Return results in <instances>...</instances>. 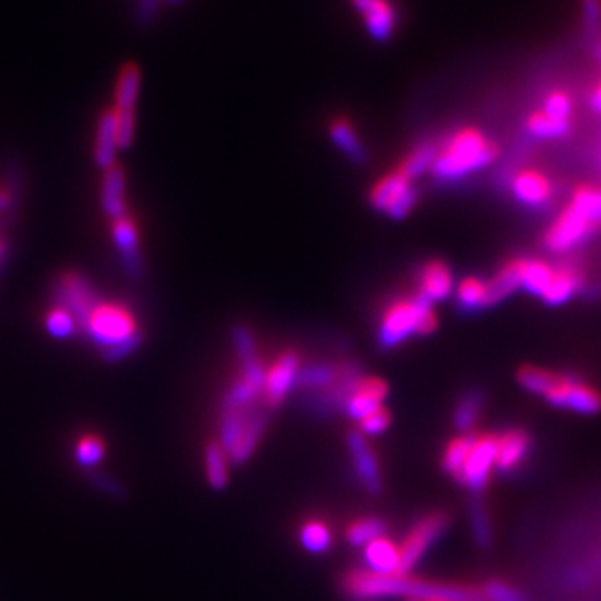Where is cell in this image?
Instances as JSON below:
<instances>
[{
    "label": "cell",
    "mask_w": 601,
    "mask_h": 601,
    "mask_svg": "<svg viewBox=\"0 0 601 601\" xmlns=\"http://www.w3.org/2000/svg\"><path fill=\"white\" fill-rule=\"evenodd\" d=\"M588 102H590V106H592V110H594V112L601 114V81L598 82L594 88H592Z\"/></svg>",
    "instance_id": "681fc988"
},
{
    "label": "cell",
    "mask_w": 601,
    "mask_h": 601,
    "mask_svg": "<svg viewBox=\"0 0 601 601\" xmlns=\"http://www.w3.org/2000/svg\"><path fill=\"white\" fill-rule=\"evenodd\" d=\"M451 291H453V274H451L449 266L440 260L428 262L420 276L418 295H422L424 299H428L434 305L438 301L447 299L451 295Z\"/></svg>",
    "instance_id": "7402d4cb"
},
{
    "label": "cell",
    "mask_w": 601,
    "mask_h": 601,
    "mask_svg": "<svg viewBox=\"0 0 601 601\" xmlns=\"http://www.w3.org/2000/svg\"><path fill=\"white\" fill-rule=\"evenodd\" d=\"M438 149L440 145L434 141H422L418 143L404 159H402L399 172L402 176H406L410 182H414L416 178L424 176L426 172L432 170V164L438 157Z\"/></svg>",
    "instance_id": "83f0119b"
},
{
    "label": "cell",
    "mask_w": 601,
    "mask_h": 601,
    "mask_svg": "<svg viewBox=\"0 0 601 601\" xmlns=\"http://www.w3.org/2000/svg\"><path fill=\"white\" fill-rule=\"evenodd\" d=\"M363 562L369 568V572L397 574L399 562H401V551L391 539L379 537L363 547Z\"/></svg>",
    "instance_id": "603a6c76"
},
{
    "label": "cell",
    "mask_w": 601,
    "mask_h": 601,
    "mask_svg": "<svg viewBox=\"0 0 601 601\" xmlns=\"http://www.w3.org/2000/svg\"><path fill=\"white\" fill-rule=\"evenodd\" d=\"M482 594L486 601H529L527 596L520 592L516 586L504 582V580H488L482 588Z\"/></svg>",
    "instance_id": "7bdbcfd3"
},
{
    "label": "cell",
    "mask_w": 601,
    "mask_h": 601,
    "mask_svg": "<svg viewBox=\"0 0 601 601\" xmlns=\"http://www.w3.org/2000/svg\"><path fill=\"white\" fill-rule=\"evenodd\" d=\"M229 453L219 441H211L205 447V475L211 488L223 490L229 484Z\"/></svg>",
    "instance_id": "4dcf8cb0"
},
{
    "label": "cell",
    "mask_w": 601,
    "mask_h": 601,
    "mask_svg": "<svg viewBox=\"0 0 601 601\" xmlns=\"http://www.w3.org/2000/svg\"><path fill=\"white\" fill-rule=\"evenodd\" d=\"M438 145V157L432 164L430 174L440 184L457 182L486 168L500 157V147L475 127L457 129Z\"/></svg>",
    "instance_id": "3957f363"
},
{
    "label": "cell",
    "mask_w": 601,
    "mask_h": 601,
    "mask_svg": "<svg viewBox=\"0 0 601 601\" xmlns=\"http://www.w3.org/2000/svg\"><path fill=\"white\" fill-rule=\"evenodd\" d=\"M416 201H418V190L414 182L402 176L399 170L379 178V182L371 188L369 194V203L375 211H381L397 221L410 215Z\"/></svg>",
    "instance_id": "52a82bcc"
},
{
    "label": "cell",
    "mask_w": 601,
    "mask_h": 601,
    "mask_svg": "<svg viewBox=\"0 0 601 601\" xmlns=\"http://www.w3.org/2000/svg\"><path fill=\"white\" fill-rule=\"evenodd\" d=\"M555 266L539 258H520V289L533 297H543L553 281Z\"/></svg>",
    "instance_id": "484cf974"
},
{
    "label": "cell",
    "mask_w": 601,
    "mask_h": 601,
    "mask_svg": "<svg viewBox=\"0 0 601 601\" xmlns=\"http://www.w3.org/2000/svg\"><path fill=\"white\" fill-rule=\"evenodd\" d=\"M559 377H561V373L551 371V369H543V367H537V365H523L516 373V379H518L521 389H525L531 395L543 397V399L559 383Z\"/></svg>",
    "instance_id": "f546056e"
},
{
    "label": "cell",
    "mask_w": 601,
    "mask_h": 601,
    "mask_svg": "<svg viewBox=\"0 0 601 601\" xmlns=\"http://www.w3.org/2000/svg\"><path fill=\"white\" fill-rule=\"evenodd\" d=\"M344 592L354 601L408 598L410 601H486L482 588L465 584L424 582L401 574L352 570L344 578Z\"/></svg>",
    "instance_id": "6da1fadb"
},
{
    "label": "cell",
    "mask_w": 601,
    "mask_h": 601,
    "mask_svg": "<svg viewBox=\"0 0 601 601\" xmlns=\"http://www.w3.org/2000/svg\"><path fill=\"white\" fill-rule=\"evenodd\" d=\"M488 283V307H494L520 289V258L510 260Z\"/></svg>",
    "instance_id": "f1b7e54d"
},
{
    "label": "cell",
    "mask_w": 601,
    "mask_h": 601,
    "mask_svg": "<svg viewBox=\"0 0 601 601\" xmlns=\"http://www.w3.org/2000/svg\"><path fill=\"white\" fill-rule=\"evenodd\" d=\"M584 283H586V276H584V270L580 264H576L574 260L561 262L559 266H555L553 281H551L547 293L541 297V301L549 307L564 305L582 291Z\"/></svg>",
    "instance_id": "2e32d148"
},
{
    "label": "cell",
    "mask_w": 601,
    "mask_h": 601,
    "mask_svg": "<svg viewBox=\"0 0 601 601\" xmlns=\"http://www.w3.org/2000/svg\"><path fill=\"white\" fill-rule=\"evenodd\" d=\"M338 371L332 365H309L303 367L297 375V385L303 389H328L336 379H338Z\"/></svg>",
    "instance_id": "8d00e7d4"
},
{
    "label": "cell",
    "mask_w": 601,
    "mask_h": 601,
    "mask_svg": "<svg viewBox=\"0 0 601 601\" xmlns=\"http://www.w3.org/2000/svg\"><path fill=\"white\" fill-rule=\"evenodd\" d=\"M14 203V194L10 188H0V213L10 209Z\"/></svg>",
    "instance_id": "f907efd6"
},
{
    "label": "cell",
    "mask_w": 601,
    "mask_h": 601,
    "mask_svg": "<svg viewBox=\"0 0 601 601\" xmlns=\"http://www.w3.org/2000/svg\"><path fill=\"white\" fill-rule=\"evenodd\" d=\"M141 69L135 63H125L121 67L118 81H116V92H114V108L120 112H133L139 100L141 92Z\"/></svg>",
    "instance_id": "4316f807"
},
{
    "label": "cell",
    "mask_w": 601,
    "mask_h": 601,
    "mask_svg": "<svg viewBox=\"0 0 601 601\" xmlns=\"http://www.w3.org/2000/svg\"><path fill=\"white\" fill-rule=\"evenodd\" d=\"M482 406H484V395L481 391L473 389V391H467L459 402L455 406V412H453V424L459 432H465L469 434L473 430V426L477 424L479 416H481Z\"/></svg>",
    "instance_id": "836d02e7"
},
{
    "label": "cell",
    "mask_w": 601,
    "mask_h": 601,
    "mask_svg": "<svg viewBox=\"0 0 601 601\" xmlns=\"http://www.w3.org/2000/svg\"><path fill=\"white\" fill-rule=\"evenodd\" d=\"M385 531H387V525L381 518H363V520L354 521L348 527L346 539L354 547H365L371 541L385 537Z\"/></svg>",
    "instance_id": "d590c367"
},
{
    "label": "cell",
    "mask_w": 601,
    "mask_h": 601,
    "mask_svg": "<svg viewBox=\"0 0 601 601\" xmlns=\"http://www.w3.org/2000/svg\"><path fill=\"white\" fill-rule=\"evenodd\" d=\"M328 135L330 141L338 147V151L356 164H363L367 161V151L361 143L358 129L352 125V121L346 118H334L328 125Z\"/></svg>",
    "instance_id": "cb8c5ba5"
},
{
    "label": "cell",
    "mask_w": 601,
    "mask_h": 601,
    "mask_svg": "<svg viewBox=\"0 0 601 601\" xmlns=\"http://www.w3.org/2000/svg\"><path fill=\"white\" fill-rule=\"evenodd\" d=\"M541 112H545L547 116H551V118H555V120L572 121V114H574V98H572L570 92L564 90V88H553V90L545 96Z\"/></svg>",
    "instance_id": "f35d334b"
},
{
    "label": "cell",
    "mask_w": 601,
    "mask_h": 601,
    "mask_svg": "<svg viewBox=\"0 0 601 601\" xmlns=\"http://www.w3.org/2000/svg\"><path fill=\"white\" fill-rule=\"evenodd\" d=\"M600 229L601 186L578 184L566 207L545 231L543 246L555 256H564L590 241Z\"/></svg>",
    "instance_id": "7a4b0ae2"
},
{
    "label": "cell",
    "mask_w": 601,
    "mask_h": 601,
    "mask_svg": "<svg viewBox=\"0 0 601 601\" xmlns=\"http://www.w3.org/2000/svg\"><path fill=\"white\" fill-rule=\"evenodd\" d=\"M55 299L57 305L67 309L75 321L82 324L102 301L96 287L77 272H65L55 283Z\"/></svg>",
    "instance_id": "30bf717a"
},
{
    "label": "cell",
    "mask_w": 601,
    "mask_h": 601,
    "mask_svg": "<svg viewBox=\"0 0 601 601\" xmlns=\"http://www.w3.org/2000/svg\"><path fill=\"white\" fill-rule=\"evenodd\" d=\"M116 121H118L120 151H127L133 145V137H135V110L133 112L116 110Z\"/></svg>",
    "instance_id": "bcb514c9"
},
{
    "label": "cell",
    "mask_w": 601,
    "mask_h": 601,
    "mask_svg": "<svg viewBox=\"0 0 601 601\" xmlns=\"http://www.w3.org/2000/svg\"><path fill=\"white\" fill-rule=\"evenodd\" d=\"M233 344L237 350V356L242 365V381H246L250 387L256 391H264V379H266V369L262 365V360L256 350V342L246 326H235L233 328Z\"/></svg>",
    "instance_id": "ac0fdd59"
},
{
    "label": "cell",
    "mask_w": 601,
    "mask_h": 601,
    "mask_svg": "<svg viewBox=\"0 0 601 601\" xmlns=\"http://www.w3.org/2000/svg\"><path fill=\"white\" fill-rule=\"evenodd\" d=\"M389 426H391V414L387 408L381 406L361 420L360 432L363 436H379V434L387 432Z\"/></svg>",
    "instance_id": "ee69618b"
},
{
    "label": "cell",
    "mask_w": 601,
    "mask_h": 601,
    "mask_svg": "<svg viewBox=\"0 0 601 601\" xmlns=\"http://www.w3.org/2000/svg\"><path fill=\"white\" fill-rule=\"evenodd\" d=\"M82 330L108 361L125 360L143 342L133 313L121 303L100 301L82 324Z\"/></svg>",
    "instance_id": "277c9868"
},
{
    "label": "cell",
    "mask_w": 601,
    "mask_h": 601,
    "mask_svg": "<svg viewBox=\"0 0 601 601\" xmlns=\"http://www.w3.org/2000/svg\"><path fill=\"white\" fill-rule=\"evenodd\" d=\"M469 520H471V531L475 537V543L481 549H488L492 545V523L486 506L482 500H473L469 506Z\"/></svg>",
    "instance_id": "74e56055"
},
{
    "label": "cell",
    "mask_w": 601,
    "mask_h": 601,
    "mask_svg": "<svg viewBox=\"0 0 601 601\" xmlns=\"http://www.w3.org/2000/svg\"><path fill=\"white\" fill-rule=\"evenodd\" d=\"M45 326H47V332L53 336V338H59V340H67L71 338L75 332H77V326L79 322L75 321V317L63 309V307H53L47 317H45Z\"/></svg>",
    "instance_id": "b9f144b4"
},
{
    "label": "cell",
    "mask_w": 601,
    "mask_h": 601,
    "mask_svg": "<svg viewBox=\"0 0 601 601\" xmlns=\"http://www.w3.org/2000/svg\"><path fill=\"white\" fill-rule=\"evenodd\" d=\"M525 131L541 141H553V139H562L570 133L572 129V121H561L547 116L545 112L537 110L533 114L527 116V120L523 123Z\"/></svg>",
    "instance_id": "1f68e13d"
},
{
    "label": "cell",
    "mask_w": 601,
    "mask_h": 601,
    "mask_svg": "<svg viewBox=\"0 0 601 601\" xmlns=\"http://www.w3.org/2000/svg\"><path fill=\"white\" fill-rule=\"evenodd\" d=\"M348 447H350V453L354 457V467H356V473L360 477L363 488L371 496L381 494V490H383L381 467H379V461L375 457V451L371 449V445L367 443L360 430H354V432L348 434Z\"/></svg>",
    "instance_id": "9a60e30c"
},
{
    "label": "cell",
    "mask_w": 601,
    "mask_h": 601,
    "mask_svg": "<svg viewBox=\"0 0 601 601\" xmlns=\"http://www.w3.org/2000/svg\"><path fill=\"white\" fill-rule=\"evenodd\" d=\"M268 426V414L260 408H223L221 412V445L233 463L250 459Z\"/></svg>",
    "instance_id": "8992f818"
},
{
    "label": "cell",
    "mask_w": 601,
    "mask_h": 601,
    "mask_svg": "<svg viewBox=\"0 0 601 601\" xmlns=\"http://www.w3.org/2000/svg\"><path fill=\"white\" fill-rule=\"evenodd\" d=\"M438 328L434 305L422 295L399 299L389 305L379 324L377 340L383 350H391L414 334H432Z\"/></svg>",
    "instance_id": "5b68a950"
},
{
    "label": "cell",
    "mask_w": 601,
    "mask_h": 601,
    "mask_svg": "<svg viewBox=\"0 0 601 601\" xmlns=\"http://www.w3.org/2000/svg\"><path fill=\"white\" fill-rule=\"evenodd\" d=\"M596 49H598V61H600L601 67V38L598 40V45H596Z\"/></svg>",
    "instance_id": "f5cc1de1"
},
{
    "label": "cell",
    "mask_w": 601,
    "mask_h": 601,
    "mask_svg": "<svg viewBox=\"0 0 601 601\" xmlns=\"http://www.w3.org/2000/svg\"><path fill=\"white\" fill-rule=\"evenodd\" d=\"M162 0H137L135 2V16L139 24H149L159 14Z\"/></svg>",
    "instance_id": "7dc6e473"
},
{
    "label": "cell",
    "mask_w": 601,
    "mask_h": 601,
    "mask_svg": "<svg viewBox=\"0 0 601 601\" xmlns=\"http://www.w3.org/2000/svg\"><path fill=\"white\" fill-rule=\"evenodd\" d=\"M112 235H114V241H116V246L120 250L121 262L125 266V272L131 278H139L141 270H143V264H141L139 231L135 227V221L129 215L114 219Z\"/></svg>",
    "instance_id": "d6986e66"
},
{
    "label": "cell",
    "mask_w": 601,
    "mask_h": 601,
    "mask_svg": "<svg viewBox=\"0 0 601 601\" xmlns=\"http://www.w3.org/2000/svg\"><path fill=\"white\" fill-rule=\"evenodd\" d=\"M477 438H479L477 434H463V436L451 440L443 453V461H441V467L447 475L457 477L461 473L463 465L467 463V459L477 443Z\"/></svg>",
    "instance_id": "e575fe53"
},
{
    "label": "cell",
    "mask_w": 601,
    "mask_h": 601,
    "mask_svg": "<svg viewBox=\"0 0 601 601\" xmlns=\"http://www.w3.org/2000/svg\"><path fill=\"white\" fill-rule=\"evenodd\" d=\"M102 209L108 217L120 219L125 213V172L123 168L114 164L112 168L104 170L102 178Z\"/></svg>",
    "instance_id": "d4e9b609"
},
{
    "label": "cell",
    "mask_w": 601,
    "mask_h": 601,
    "mask_svg": "<svg viewBox=\"0 0 601 601\" xmlns=\"http://www.w3.org/2000/svg\"><path fill=\"white\" fill-rule=\"evenodd\" d=\"M582 16L586 32L598 41L601 38V0H582Z\"/></svg>",
    "instance_id": "f6af8a7d"
},
{
    "label": "cell",
    "mask_w": 601,
    "mask_h": 601,
    "mask_svg": "<svg viewBox=\"0 0 601 601\" xmlns=\"http://www.w3.org/2000/svg\"><path fill=\"white\" fill-rule=\"evenodd\" d=\"M94 484L98 486V490H104L110 496H120L121 490H123L120 484L110 477H94Z\"/></svg>",
    "instance_id": "c3c4849f"
},
{
    "label": "cell",
    "mask_w": 601,
    "mask_h": 601,
    "mask_svg": "<svg viewBox=\"0 0 601 601\" xmlns=\"http://www.w3.org/2000/svg\"><path fill=\"white\" fill-rule=\"evenodd\" d=\"M371 40L385 43L397 34L399 12L391 0H350Z\"/></svg>",
    "instance_id": "7c38bea8"
},
{
    "label": "cell",
    "mask_w": 601,
    "mask_h": 601,
    "mask_svg": "<svg viewBox=\"0 0 601 601\" xmlns=\"http://www.w3.org/2000/svg\"><path fill=\"white\" fill-rule=\"evenodd\" d=\"M104 453H106L104 440L94 436V434L82 436L79 443H77V447H75V459L84 469L96 467L104 459Z\"/></svg>",
    "instance_id": "60d3db41"
},
{
    "label": "cell",
    "mask_w": 601,
    "mask_h": 601,
    "mask_svg": "<svg viewBox=\"0 0 601 601\" xmlns=\"http://www.w3.org/2000/svg\"><path fill=\"white\" fill-rule=\"evenodd\" d=\"M389 395V385L377 377H361L360 383L352 391L350 399L344 404V410L350 418L361 422L365 416L383 406Z\"/></svg>",
    "instance_id": "e0dca14e"
},
{
    "label": "cell",
    "mask_w": 601,
    "mask_h": 601,
    "mask_svg": "<svg viewBox=\"0 0 601 601\" xmlns=\"http://www.w3.org/2000/svg\"><path fill=\"white\" fill-rule=\"evenodd\" d=\"M545 401L559 410L582 416H594L601 412L600 391L572 373H561L559 383L549 391Z\"/></svg>",
    "instance_id": "ba28073f"
},
{
    "label": "cell",
    "mask_w": 601,
    "mask_h": 601,
    "mask_svg": "<svg viewBox=\"0 0 601 601\" xmlns=\"http://www.w3.org/2000/svg\"><path fill=\"white\" fill-rule=\"evenodd\" d=\"M301 545L313 553L321 555L330 547V529L321 520H311L301 529Z\"/></svg>",
    "instance_id": "ab89813d"
},
{
    "label": "cell",
    "mask_w": 601,
    "mask_h": 601,
    "mask_svg": "<svg viewBox=\"0 0 601 601\" xmlns=\"http://www.w3.org/2000/svg\"><path fill=\"white\" fill-rule=\"evenodd\" d=\"M496 455H498V436L494 434L479 436L467 463L463 465L461 473L455 479L473 492H482L490 482L492 471L496 469Z\"/></svg>",
    "instance_id": "8fae6325"
},
{
    "label": "cell",
    "mask_w": 601,
    "mask_h": 601,
    "mask_svg": "<svg viewBox=\"0 0 601 601\" xmlns=\"http://www.w3.org/2000/svg\"><path fill=\"white\" fill-rule=\"evenodd\" d=\"M166 2H170V4H178V2H182V0H166Z\"/></svg>",
    "instance_id": "db71d44e"
},
{
    "label": "cell",
    "mask_w": 601,
    "mask_h": 601,
    "mask_svg": "<svg viewBox=\"0 0 601 601\" xmlns=\"http://www.w3.org/2000/svg\"><path fill=\"white\" fill-rule=\"evenodd\" d=\"M120 151L118 143V121L116 110L108 108L102 112L96 125V139H94V162L98 168L108 170L116 164V157Z\"/></svg>",
    "instance_id": "ffe728a7"
},
{
    "label": "cell",
    "mask_w": 601,
    "mask_h": 601,
    "mask_svg": "<svg viewBox=\"0 0 601 601\" xmlns=\"http://www.w3.org/2000/svg\"><path fill=\"white\" fill-rule=\"evenodd\" d=\"M531 451V436L514 428L498 436V455H496V469L500 473H514L521 463L527 459Z\"/></svg>",
    "instance_id": "44dd1931"
},
{
    "label": "cell",
    "mask_w": 601,
    "mask_h": 601,
    "mask_svg": "<svg viewBox=\"0 0 601 601\" xmlns=\"http://www.w3.org/2000/svg\"><path fill=\"white\" fill-rule=\"evenodd\" d=\"M4 252H6V242L0 239V262H2V258H4Z\"/></svg>",
    "instance_id": "816d5d0a"
},
{
    "label": "cell",
    "mask_w": 601,
    "mask_h": 601,
    "mask_svg": "<svg viewBox=\"0 0 601 601\" xmlns=\"http://www.w3.org/2000/svg\"><path fill=\"white\" fill-rule=\"evenodd\" d=\"M299 371H301V361L295 352H283L280 358L270 365V369L266 371L264 391H262L268 406L276 408L285 401L289 391L297 385Z\"/></svg>",
    "instance_id": "4fadbf2b"
},
{
    "label": "cell",
    "mask_w": 601,
    "mask_h": 601,
    "mask_svg": "<svg viewBox=\"0 0 601 601\" xmlns=\"http://www.w3.org/2000/svg\"><path fill=\"white\" fill-rule=\"evenodd\" d=\"M447 527H449V516L445 512H434L418 521L399 547L401 562L397 574L408 576L410 568H414V564L424 557V553L440 539Z\"/></svg>",
    "instance_id": "9c48e42d"
},
{
    "label": "cell",
    "mask_w": 601,
    "mask_h": 601,
    "mask_svg": "<svg viewBox=\"0 0 601 601\" xmlns=\"http://www.w3.org/2000/svg\"><path fill=\"white\" fill-rule=\"evenodd\" d=\"M457 305L463 313L488 309V283L481 278H465L457 285Z\"/></svg>",
    "instance_id": "d6a6232c"
},
{
    "label": "cell",
    "mask_w": 601,
    "mask_h": 601,
    "mask_svg": "<svg viewBox=\"0 0 601 601\" xmlns=\"http://www.w3.org/2000/svg\"><path fill=\"white\" fill-rule=\"evenodd\" d=\"M510 190H512L514 198L529 209H543L555 198L553 180L537 168H523V170H520L512 178Z\"/></svg>",
    "instance_id": "5bb4252c"
}]
</instances>
